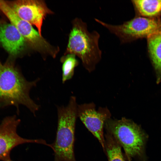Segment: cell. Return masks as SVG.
Instances as JSON below:
<instances>
[{
    "instance_id": "obj_1",
    "label": "cell",
    "mask_w": 161,
    "mask_h": 161,
    "mask_svg": "<svg viewBox=\"0 0 161 161\" xmlns=\"http://www.w3.org/2000/svg\"><path fill=\"white\" fill-rule=\"evenodd\" d=\"M38 79L27 80L11 63L0 61V103L26 107L35 115L39 106L30 97V91L36 86Z\"/></svg>"
},
{
    "instance_id": "obj_2",
    "label": "cell",
    "mask_w": 161,
    "mask_h": 161,
    "mask_svg": "<svg viewBox=\"0 0 161 161\" xmlns=\"http://www.w3.org/2000/svg\"><path fill=\"white\" fill-rule=\"evenodd\" d=\"M104 126L106 131L123 148L128 161H131L132 158L138 161H147L145 151L148 136L139 125L123 117L118 120L111 118L108 119Z\"/></svg>"
},
{
    "instance_id": "obj_3",
    "label": "cell",
    "mask_w": 161,
    "mask_h": 161,
    "mask_svg": "<svg viewBox=\"0 0 161 161\" xmlns=\"http://www.w3.org/2000/svg\"><path fill=\"white\" fill-rule=\"evenodd\" d=\"M73 24L67 52L78 56L85 69L91 72L102 58L99 45L100 35L96 31L89 32L87 24L80 18L75 19Z\"/></svg>"
},
{
    "instance_id": "obj_4",
    "label": "cell",
    "mask_w": 161,
    "mask_h": 161,
    "mask_svg": "<svg viewBox=\"0 0 161 161\" xmlns=\"http://www.w3.org/2000/svg\"><path fill=\"white\" fill-rule=\"evenodd\" d=\"M77 106L76 97L72 96L66 106L58 107L57 129L52 144L54 161H76L74 149Z\"/></svg>"
},
{
    "instance_id": "obj_5",
    "label": "cell",
    "mask_w": 161,
    "mask_h": 161,
    "mask_svg": "<svg viewBox=\"0 0 161 161\" xmlns=\"http://www.w3.org/2000/svg\"><path fill=\"white\" fill-rule=\"evenodd\" d=\"M95 20L117 37L122 44L139 38H147L161 29L160 21L151 18L137 17L121 24L116 25L97 18Z\"/></svg>"
},
{
    "instance_id": "obj_6",
    "label": "cell",
    "mask_w": 161,
    "mask_h": 161,
    "mask_svg": "<svg viewBox=\"0 0 161 161\" xmlns=\"http://www.w3.org/2000/svg\"><path fill=\"white\" fill-rule=\"evenodd\" d=\"M20 120L14 116L6 117L0 124V160L12 161L11 151L15 147L26 143H36L49 146V144L42 139H28L23 138L17 132Z\"/></svg>"
},
{
    "instance_id": "obj_7",
    "label": "cell",
    "mask_w": 161,
    "mask_h": 161,
    "mask_svg": "<svg viewBox=\"0 0 161 161\" xmlns=\"http://www.w3.org/2000/svg\"><path fill=\"white\" fill-rule=\"evenodd\" d=\"M77 115L87 129L98 140L105 153V140L103 128L106 121L111 118V114L106 107L96 109L93 102L77 106Z\"/></svg>"
},
{
    "instance_id": "obj_8",
    "label": "cell",
    "mask_w": 161,
    "mask_h": 161,
    "mask_svg": "<svg viewBox=\"0 0 161 161\" xmlns=\"http://www.w3.org/2000/svg\"><path fill=\"white\" fill-rule=\"evenodd\" d=\"M0 10L32 48L39 51L47 52L54 56H55L56 52L51 46L34 29L31 24L17 15L6 1L0 0Z\"/></svg>"
},
{
    "instance_id": "obj_9",
    "label": "cell",
    "mask_w": 161,
    "mask_h": 161,
    "mask_svg": "<svg viewBox=\"0 0 161 161\" xmlns=\"http://www.w3.org/2000/svg\"><path fill=\"white\" fill-rule=\"evenodd\" d=\"M6 2L20 18L35 26L42 36L43 20L47 15L52 13L44 1L41 0H18Z\"/></svg>"
},
{
    "instance_id": "obj_10",
    "label": "cell",
    "mask_w": 161,
    "mask_h": 161,
    "mask_svg": "<svg viewBox=\"0 0 161 161\" xmlns=\"http://www.w3.org/2000/svg\"><path fill=\"white\" fill-rule=\"evenodd\" d=\"M0 42L9 54L16 56L24 50L26 41L14 25L0 20Z\"/></svg>"
},
{
    "instance_id": "obj_11",
    "label": "cell",
    "mask_w": 161,
    "mask_h": 161,
    "mask_svg": "<svg viewBox=\"0 0 161 161\" xmlns=\"http://www.w3.org/2000/svg\"><path fill=\"white\" fill-rule=\"evenodd\" d=\"M148 50L154 68L161 77V29L147 38Z\"/></svg>"
},
{
    "instance_id": "obj_12",
    "label": "cell",
    "mask_w": 161,
    "mask_h": 161,
    "mask_svg": "<svg viewBox=\"0 0 161 161\" xmlns=\"http://www.w3.org/2000/svg\"><path fill=\"white\" fill-rule=\"evenodd\" d=\"M132 2L136 10L142 16L151 17L161 14V0H134Z\"/></svg>"
},
{
    "instance_id": "obj_13",
    "label": "cell",
    "mask_w": 161,
    "mask_h": 161,
    "mask_svg": "<svg viewBox=\"0 0 161 161\" xmlns=\"http://www.w3.org/2000/svg\"><path fill=\"white\" fill-rule=\"evenodd\" d=\"M106 132L104 136L105 153L108 161H126L121 146L111 134Z\"/></svg>"
},
{
    "instance_id": "obj_14",
    "label": "cell",
    "mask_w": 161,
    "mask_h": 161,
    "mask_svg": "<svg viewBox=\"0 0 161 161\" xmlns=\"http://www.w3.org/2000/svg\"><path fill=\"white\" fill-rule=\"evenodd\" d=\"M73 54H69L62 60V82L64 83L71 79L74 73L75 68L78 65V62Z\"/></svg>"
}]
</instances>
